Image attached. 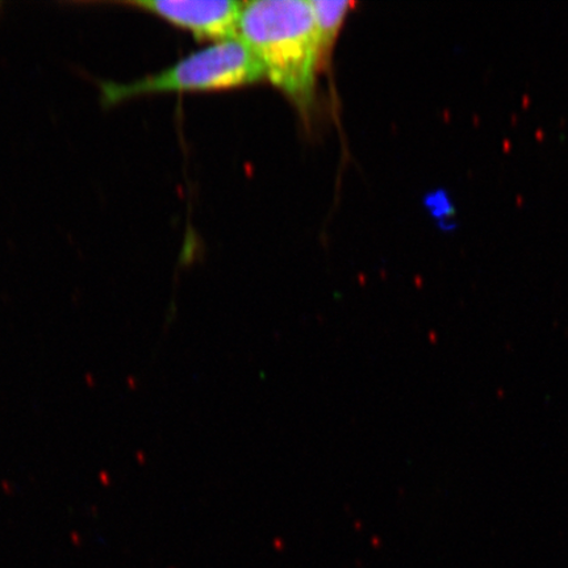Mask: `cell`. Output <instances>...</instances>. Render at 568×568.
I'll return each mask as SVG.
<instances>
[{"mask_svg": "<svg viewBox=\"0 0 568 568\" xmlns=\"http://www.w3.org/2000/svg\"><path fill=\"white\" fill-rule=\"evenodd\" d=\"M153 13L197 40L220 42L239 38V21L244 2L237 0H140L125 2Z\"/></svg>", "mask_w": 568, "mask_h": 568, "instance_id": "3", "label": "cell"}, {"mask_svg": "<svg viewBox=\"0 0 568 568\" xmlns=\"http://www.w3.org/2000/svg\"><path fill=\"white\" fill-rule=\"evenodd\" d=\"M425 209L435 220L438 229L446 233L456 232L459 226L457 204L449 190L438 187L424 197Z\"/></svg>", "mask_w": 568, "mask_h": 568, "instance_id": "5", "label": "cell"}, {"mask_svg": "<svg viewBox=\"0 0 568 568\" xmlns=\"http://www.w3.org/2000/svg\"><path fill=\"white\" fill-rule=\"evenodd\" d=\"M314 13L316 40L320 57V68L325 69L335 48L341 27L347 13L351 12L352 2H328V0H310Z\"/></svg>", "mask_w": 568, "mask_h": 568, "instance_id": "4", "label": "cell"}, {"mask_svg": "<svg viewBox=\"0 0 568 568\" xmlns=\"http://www.w3.org/2000/svg\"><path fill=\"white\" fill-rule=\"evenodd\" d=\"M239 39L303 115L314 109L320 57L310 0L244 2Z\"/></svg>", "mask_w": 568, "mask_h": 568, "instance_id": "1", "label": "cell"}, {"mask_svg": "<svg viewBox=\"0 0 568 568\" xmlns=\"http://www.w3.org/2000/svg\"><path fill=\"white\" fill-rule=\"evenodd\" d=\"M262 80L266 77L257 57L236 38L215 42L158 74L134 82H102L99 91L102 105L109 109L142 95L234 89Z\"/></svg>", "mask_w": 568, "mask_h": 568, "instance_id": "2", "label": "cell"}]
</instances>
